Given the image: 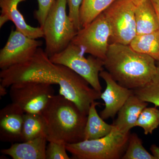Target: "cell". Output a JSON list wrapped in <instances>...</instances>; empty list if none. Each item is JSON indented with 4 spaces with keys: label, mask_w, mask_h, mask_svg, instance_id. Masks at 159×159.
<instances>
[{
    "label": "cell",
    "mask_w": 159,
    "mask_h": 159,
    "mask_svg": "<svg viewBox=\"0 0 159 159\" xmlns=\"http://www.w3.org/2000/svg\"><path fill=\"white\" fill-rule=\"evenodd\" d=\"M28 81L57 84L60 95L74 102L86 115L92 102L100 99L101 92L90 87L87 81L70 69L52 62L41 47L27 61L0 72L1 84L6 88Z\"/></svg>",
    "instance_id": "1"
},
{
    "label": "cell",
    "mask_w": 159,
    "mask_h": 159,
    "mask_svg": "<svg viewBox=\"0 0 159 159\" xmlns=\"http://www.w3.org/2000/svg\"><path fill=\"white\" fill-rule=\"evenodd\" d=\"M152 57L134 51L129 45H109L104 67L120 85L132 90L143 87L156 74L157 65Z\"/></svg>",
    "instance_id": "2"
},
{
    "label": "cell",
    "mask_w": 159,
    "mask_h": 159,
    "mask_svg": "<svg viewBox=\"0 0 159 159\" xmlns=\"http://www.w3.org/2000/svg\"><path fill=\"white\" fill-rule=\"evenodd\" d=\"M47 126L48 142L74 144L84 140L87 115L61 95H54L41 114Z\"/></svg>",
    "instance_id": "3"
},
{
    "label": "cell",
    "mask_w": 159,
    "mask_h": 159,
    "mask_svg": "<svg viewBox=\"0 0 159 159\" xmlns=\"http://www.w3.org/2000/svg\"><path fill=\"white\" fill-rule=\"evenodd\" d=\"M67 0H56L42 27L46 54L49 57L69 45L77 31L67 14Z\"/></svg>",
    "instance_id": "4"
},
{
    "label": "cell",
    "mask_w": 159,
    "mask_h": 159,
    "mask_svg": "<svg viewBox=\"0 0 159 159\" xmlns=\"http://www.w3.org/2000/svg\"><path fill=\"white\" fill-rule=\"evenodd\" d=\"M129 135L130 133H122L114 126L111 131L105 136L67 144L66 148L75 159L122 158L128 145Z\"/></svg>",
    "instance_id": "5"
},
{
    "label": "cell",
    "mask_w": 159,
    "mask_h": 159,
    "mask_svg": "<svg viewBox=\"0 0 159 159\" xmlns=\"http://www.w3.org/2000/svg\"><path fill=\"white\" fill-rule=\"evenodd\" d=\"M80 48L70 43L64 50L51 56L52 62L66 66L88 82L93 88L101 92L99 74L104 69V61L93 55L88 57Z\"/></svg>",
    "instance_id": "6"
},
{
    "label": "cell",
    "mask_w": 159,
    "mask_h": 159,
    "mask_svg": "<svg viewBox=\"0 0 159 159\" xmlns=\"http://www.w3.org/2000/svg\"><path fill=\"white\" fill-rule=\"evenodd\" d=\"M134 0H116L102 12L111 29L109 44L129 45L137 35Z\"/></svg>",
    "instance_id": "7"
},
{
    "label": "cell",
    "mask_w": 159,
    "mask_h": 159,
    "mask_svg": "<svg viewBox=\"0 0 159 159\" xmlns=\"http://www.w3.org/2000/svg\"><path fill=\"white\" fill-rule=\"evenodd\" d=\"M54 90L49 84L28 81L10 86L11 102L17 104L25 113L41 114L51 98Z\"/></svg>",
    "instance_id": "8"
},
{
    "label": "cell",
    "mask_w": 159,
    "mask_h": 159,
    "mask_svg": "<svg viewBox=\"0 0 159 159\" xmlns=\"http://www.w3.org/2000/svg\"><path fill=\"white\" fill-rule=\"evenodd\" d=\"M111 29L103 13L77 31L71 43L84 53L104 61L109 45Z\"/></svg>",
    "instance_id": "9"
},
{
    "label": "cell",
    "mask_w": 159,
    "mask_h": 159,
    "mask_svg": "<svg viewBox=\"0 0 159 159\" xmlns=\"http://www.w3.org/2000/svg\"><path fill=\"white\" fill-rule=\"evenodd\" d=\"M43 43L42 41L28 37L16 29L12 30L0 51V68L5 70L27 61Z\"/></svg>",
    "instance_id": "10"
},
{
    "label": "cell",
    "mask_w": 159,
    "mask_h": 159,
    "mask_svg": "<svg viewBox=\"0 0 159 159\" xmlns=\"http://www.w3.org/2000/svg\"><path fill=\"white\" fill-rule=\"evenodd\" d=\"M99 77L105 81L107 85L100 96L104 101L105 108L99 115L102 119L107 120L115 116L129 97L134 94V91L120 85L107 71H101Z\"/></svg>",
    "instance_id": "11"
},
{
    "label": "cell",
    "mask_w": 159,
    "mask_h": 159,
    "mask_svg": "<svg viewBox=\"0 0 159 159\" xmlns=\"http://www.w3.org/2000/svg\"><path fill=\"white\" fill-rule=\"evenodd\" d=\"M22 109L13 102L0 111V139L4 142H21L23 117Z\"/></svg>",
    "instance_id": "12"
},
{
    "label": "cell",
    "mask_w": 159,
    "mask_h": 159,
    "mask_svg": "<svg viewBox=\"0 0 159 159\" xmlns=\"http://www.w3.org/2000/svg\"><path fill=\"white\" fill-rule=\"evenodd\" d=\"M25 0H0L1 15L0 27L8 21H11L16 30L31 38L37 39L43 37V33L40 27L35 28L28 25L23 15L17 9L19 3Z\"/></svg>",
    "instance_id": "13"
},
{
    "label": "cell",
    "mask_w": 159,
    "mask_h": 159,
    "mask_svg": "<svg viewBox=\"0 0 159 159\" xmlns=\"http://www.w3.org/2000/svg\"><path fill=\"white\" fill-rule=\"evenodd\" d=\"M148 104L134 93L118 112V117L113 125L122 133H129L130 129L135 126L140 114Z\"/></svg>",
    "instance_id": "14"
},
{
    "label": "cell",
    "mask_w": 159,
    "mask_h": 159,
    "mask_svg": "<svg viewBox=\"0 0 159 159\" xmlns=\"http://www.w3.org/2000/svg\"><path fill=\"white\" fill-rule=\"evenodd\" d=\"M46 137L26 142H16L9 148L1 150L2 153L13 159H46Z\"/></svg>",
    "instance_id": "15"
},
{
    "label": "cell",
    "mask_w": 159,
    "mask_h": 159,
    "mask_svg": "<svg viewBox=\"0 0 159 159\" xmlns=\"http://www.w3.org/2000/svg\"><path fill=\"white\" fill-rule=\"evenodd\" d=\"M137 34H148L159 30V20L151 0L137 5L135 10Z\"/></svg>",
    "instance_id": "16"
},
{
    "label": "cell",
    "mask_w": 159,
    "mask_h": 159,
    "mask_svg": "<svg viewBox=\"0 0 159 159\" xmlns=\"http://www.w3.org/2000/svg\"><path fill=\"white\" fill-rule=\"evenodd\" d=\"M99 104V102L96 101L91 103L84 129V140H93L105 136L114 127L113 124H107L98 115L96 107Z\"/></svg>",
    "instance_id": "17"
},
{
    "label": "cell",
    "mask_w": 159,
    "mask_h": 159,
    "mask_svg": "<svg viewBox=\"0 0 159 159\" xmlns=\"http://www.w3.org/2000/svg\"><path fill=\"white\" fill-rule=\"evenodd\" d=\"M47 134L45 121L41 114L25 113L21 142L40 137L47 138Z\"/></svg>",
    "instance_id": "18"
},
{
    "label": "cell",
    "mask_w": 159,
    "mask_h": 159,
    "mask_svg": "<svg viewBox=\"0 0 159 159\" xmlns=\"http://www.w3.org/2000/svg\"><path fill=\"white\" fill-rule=\"evenodd\" d=\"M129 45L134 51L147 54L159 63V30L148 34H137Z\"/></svg>",
    "instance_id": "19"
},
{
    "label": "cell",
    "mask_w": 159,
    "mask_h": 159,
    "mask_svg": "<svg viewBox=\"0 0 159 159\" xmlns=\"http://www.w3.org/2000/svg\"><path fill=\"white\" fill-rule=\"evenodd\" d=\"M116 0H82L80 8L79 20L81 29L88 25Z\"/></svg>",
    "instance_id": "20"
},
{
    "label": "cell",
    "mask_w": 159,
    "mask_h": 159,
    "mask_svg": "<svg viewBox=\"0 0 159 159\" xmlns=\"http://www.w3.org/2000/svg\"><path fill=\"white\" fill-rule=\"evenodd\" d=\"M134 93L143 101L159 107V63L156 74L150 82L143 87L133 90Z\"/></svg>",
    "instance_id": "21"
},
{
    "label": "cell",
    "mask_w": 159,
    "mask_h": 159,
    "mask_svg": "<svg viewBox=\"0 0 159 159\" xmlns=\"http://www.w3.org/2000/svg\"><path fill=\"white\" fill-rule=\"evenodd\" d=\"M122 159H156L142 145V139L136 134H130L128 145Z\"/></svg>",
    "instance_id": "22"
},
{
    "label": "cell",
    "mask_w": 159,
    "mask_h": 159,
    "mask_svg": "<svg viewBox=\"0 0 159 159\" xmlns=\"http://www.w3.org/2000/svg\"><path fill=\"white\" fill-rule=\"evenodd\" d=\"M159 125V110L155 107H146L140 114L135 126L143 129L145 135L152 134Z\"/></svg>",
    "instance_id": "23"
},
{
    "label": "cell",
    "mask_w": 159,
    "mask_h": 159,
    "mask_svg": "<svg viewBox=\"0 0 159 159\" xmlns=\"http://www.w3.org/2000/svg\"><path fill=\"white\" fill-rule=\"evenodd\" d=\"M66 144L62 142H49L46 148V159H70Z\"/></svg>",
    "instance_id": "24"
},
{
    "label": "cell",
    "mask_w": 159,
    "mask_h": 159,
    "mask_svg": "<svg viewBox=\"0 0 159 159\" xmlns=\"http://www.w3.org/2000/svg\"><path fill=\"white\" fill-rule=\"evenodd\" d=\"M38 9L34 12V17L37 20L40 27L43 25L51 7L56 0H37Z\"/></svg>",
    "instance_id": "25"
},
{
    "label": "cell",
    "mask_w": 159,
    "mask_h": 159,
    "mask_svg": "<svg viewBox=\"0 0 159 159\" xmlns=\"http://www.w3.org/2000/svg\"><path fill=\"white\" fill-rule=\"evenodd\" d=\"M82 0H67L69 8V16L78 31L81 29L80 23V8Z\"/></svg>",
    "instance_id": "26"
},
{
    "label": "cell",
    "mask_w": 159,
    "mask_h": 159,
    "mask_svg": "<svg viewBox=\"0 0 159 159\" xmlns=\"http://www.w3.org/2000/svg\"><path fill=\"white\" fill-rule=\"evenodd\" d=\"M150 149L152 154L156 159H159V147L154 144L151 146Z\"/></svg>",
    "instance_id": "27"
},
{
    "label": "cell",
    "mask_w": 159,
    "mask_h": 159,
    "mask_svg": "<svg viewBox=\"0 0 159 159\" xmlns=\"http://www.w3.org/2000/svg\"><path fill=\"white\" fill-rule=\"evenodd\" d=\"M156 11L159 20V0H151Z\"/></svg>",
    "instance_id": "28"
},
{
    "label": "cell",
    "mask_w": 159,
    "mask_h": 159,
    "mask_svg": "<svg viewBox=\"0 0 159 159\" xmlns=\"http://www.w3.org/2000/svg\"><path fill=\"white\" fill-rule=\"evenodd\" d=\"M7 88L0 84V96L4 97L7 94Z\"/></svg>",
    "instance_id": "29"
},
{
    "label": "cell",
    "mask_w": 159,
    "mask_h": 159,
    "mask_svg": "<svg viewBox=\"0 0 159 159\" xmlns=\"http://www.w3.org/2000/svg\"><path fill=\"white\" fill-rule=\"evenodd\" d=\"M144 1H145V0H134L135 3L136 5H139V4L142 3Z\"/></svg>",
    "instance_id": "30"
}]
</instances>
